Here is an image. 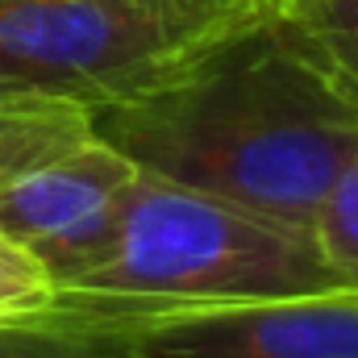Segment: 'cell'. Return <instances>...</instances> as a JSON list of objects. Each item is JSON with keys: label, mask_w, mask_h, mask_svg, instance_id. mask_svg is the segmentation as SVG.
Wrapping results in <instances>:
<instances>
[{"label": "cell", "mask_w": 358, "mask_h": 358, "mask_svg": "<svg viewBox=\"0 0 358 358\" xmlns=\"http://www.w3.org/2000/svg\"><path fill=\"white\" fill-rule=\"evenodd\" d=\"M88 125L138 171L304 234L358 155V96L275 0L192 38Z\"/></svg>", "instance_id": "cell-1"}, {"label": "cell", "mask_w": 358, "mask_h": 358, "mask_svg": "<svg viewBox=\"0 0 358 358\" xmlns=\"http://www.w3.org/2000/svg\"><path fill=\"white\" fill-rule=\"evenodd\" d=\"M325 287L350 283L321 263L313 234L138 171L121 200L108 255L63 296L113 304H192L300 296Z\"/></svg>", "instance_id": "cell-2"}, {"label": "cell", "mask_w": 358, "mask_h": 358, "mask_svg": "<svg viewBox=\"0 0 358 358\" xmlns=\"http://www.w3.org/2000/svg\"><path fill=\"white\" fill-rule=\"evenodd\" d=\"M200 34L104 0H0V108H100L146 84Z\"/></svg>", "instance_id": "cell-3"}, {"label": "cell", "mask_w": 358, "mask_h": 358, "mask_svg": "<svg viewBox=\"0 0 358 358\" xmlns=\"http://www.w3.org/2000/svg\"><path fill=\"white\" fill-rule=\"evenodd\" d=\"M104 321L121 358H358V287L300 296L113 304L63 296Z\"/></svg>", "instance_id": "cell-4"}, {"label": "cell", "mask_w": 358, "mask_h": 358, "mask_svg": "<svg viewBox=\"0 0 358 358\" xmlns=\"http://www.w3.org/2000/svg\"><path fill=\"white\" fill-rule=\"evenodd\" d=\"M134 176L138 167L88 125L0 176V229L71 292L108 255Z\"/></svg>", "instance_id": "cell-5"}, {"label": "cell", "mask_w": 358, "mask_h": 358, "mask_svg": "<svg viewBox=\"0 0 358 358\" xmlns=\"http://www.w3.org/2000/svg\"><path fill=\"white\" fill-rule=\"evenodd\" d=\"M0 358H121V346L104 321L55 300L42 317L0 325Z\"/></svg>", "instance_id": "cell-6"}, {"label": "cell", "mask_w": 358, "mask_h": 358, "mask_svg": "<svg viewBox=\"0 0 358 358\" xmlns=\"http://www.w3.org/2000/svg\"><path fill=\"white\" fill-rule=\"evenodd\" d=\"M325 67L358 96V0H275Z\"/></svg>", "instance_id": "cell-7"}, {"label": "cell", "mask_w": 358, "mask_h": 358, "mask_svg": "<svg viewBox=\"0 0 358 358\" xmlns=\"http://www.w3.org/2000/svg\"><path fill=\"white\" fill-rule=\"evenodd\" d=\"M308 234H313L321 263L342 283L358 287V155L329 183Z\"/></svg>", "instance_id": "cell-8"}, {"label": "cell", "mask_w": 358, "mask_h": 358, "mask_svg": "<svg viewBox=\"0 0 358 358\" xmlns=\"http://www.w3.org/2000/svg\"><path fill=\"white\" fill-rule=\"evenodd\" d=\"M55 300H59V287L50 271L0 229V325L42 317L55 308Z\"/></svg>", "instance_id": "cell-9"}, {"label": "cell", "mask_w": 358, "mask_h": 358, "mask_svg": "<svg viewBox=\"0 0 358 358\" xmlns=\"http://www.w3.org/2000/svg\"><path fill=\"white\" fill-rule=\"evenodd\" d=\"M255 4H263V0H150V8L167 25H176L179 34H204V29L229 21Z\"/></svg>", "instance_id": "cell-10"}, {"label": "cell", "mask_w": 358, "mask_h": 358, "mask_svg": "<svg viewBox=\"0 0 358 358\" xmlns=\"http://www.w3.org/2000/svg\"><path fill=\"white\" fill-rule=\"evenodd\" d=\"M104 4H121V8H146V13H155L150 0H104ZM155 17H159V13H155ZM171 29H176V25H171Z\"/></svg>", "instance_id": "cell-11"}, {"label": "cell", "mask_w": 358, "mask_h": 358, "mask_svg": "<svg viewBox=\"0 0 358 358\" xmlns=\"http://www.w3.org/2000/svg\"><path fill=\"white\" fill-rule=\"evenodd\" d=\"M17 108H29V104H17ZM17 108H0V134H4V125L13 121V113H17Z\"/></svg>", "instance_id": "cell-12"}]
</instances>
